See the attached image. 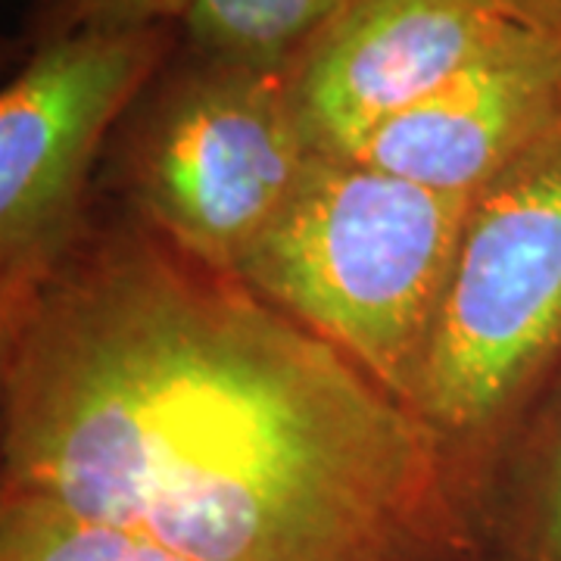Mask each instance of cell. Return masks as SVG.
I'll return each instance as SVG.
<instances>
[{
	"label": "cell",
	"instance_id": "obj_12",
	"mask_svg": "<svg viewBox=\"0 0 561 561\" xmlns=\"http://www.w3.org/2000/svg\"><path fill=\"white\" fill-rule=\"evenodd\" d=\"M500 3L512 20L561 47V0H500Z\"/></svg>",
	"mask_w": 561,
	"mask_h": 561
},
{
	"label": "cell",
	"instance_id": "obj_4",
	"mask_svg": "<svg viewBox=\"0 0 561 561\" xmlns=\"http://www.w3.org/2000/svg\"><path fill=\"white\" fill-rule=\"evenodd\" d=\"M110 157L135 221L234 275L290 194L309 147L287 69L225 60L181 41L116 128Z\"/></svg>",
	"mask_w": 561,
	"mask_h": 561
},
{
	"label": "cell",
	"instance_id": "obj_11",
	"mask_svg": "<svg viewBox=\"0 0 561 561\" xmlns=\"http://www.w3.org/2000/svg\"><path fill=\"white\" fill-rule=\"evenodd\" d=\"M194 0H47L41 16V38H57L88 28H153L179 25Z\"/></svg>",
	"mask_w": 561,
	"mask_h": 561
},
{
	"label": "cell",
	"instance_id": "obj_7",
	"mask_svg": "<svg viewBox=\"0 0 561 561\" xmlns=\"http://www.w3.org/2000/svg\"><path fill=\"white\" fill-rule=\"evenodd\" d=\"M561 113V47L508 22L474 60L356 153L434 191L478 194Z\"/></svg>",
	"mask_w": 561,
	"mask_h": 561
},
{
	"label": "cell",
	"instance_id": "obj_8",
	"mask_svg": "<svg viewBox=\"0 0 561 561\" xmlns=\"http://www.w3.org/2000/svg\"><path fill=\"white\" fill-rule=\"evenodd\" d=\"M471 518L478 561H561V362L493 453Z\"/></svg>",
	"mask_w": 561,
	"mask_h": 561
},
{
	"label": "cell",
	"instance_id": "obj_1",
	"mask_svg": "<svg viewBox=\"0 0 561 561\" xmlns=\"http://www.w3.org/2000/svg\"><path fill=\"white\" fill-rule=\"evenodd\" d=\"M0 324L3 493L191 561H478L424 421L140 221L88 228Z\"/></svg>",
	"mask_w": 561,
	"mask_h": 561
},
{
	"label": "cell",
	"instance_id": "obj_9",
	"mask_svg": "<svg viewBox=\"0 0 561 561\" xmlns=\"http://www.w3.org/2000/svg\"><path fill=\"white\" fill-rule=\"evenodd\" d=\"M350 0H194L181 41L203 54L287 69Z\"/></svg>",
	"mask_w": 561,
	"mask_h": 561
},
{
	"label": "cell",
	"instance_id": "obj_6",
	"mask_svg": "<svg viewBox=\"0 0 561 561\" xmlns=\"http://www.w3.org/2000/svg\"><path fill=\"white\" fill-rule=\"evenodd\" d=\"M508 22L500 0H350L287 66L309 153L356 157Z\"/></svg>",
	"mask_w": 561,
	"mask_h": 561
},
{
	"label": "cell",
	"instance_id": "obj_3",
	"mask_svg": "<svg viewBox=\"0 0 561 561\" xmlns=\"http://www.w3.org/2000/svg\"><path fill=\"white\" fill-rule=\"evenodd\" d=\"M559 362L561 113L471 194L412 402L471 515L493 453Z\"/></svg>",
	"mask_w": 561,
	"mask_h": 561
},
{
	"label": "cell",
	"instance_id": "obj_5",
	"mask_svg": "<svg viewBox=\"0 0 561 561\" xmlns=\"http://www.w3.org/2000/svg\"><path fill=\"white\" fill-rule=\"evenodd\" d=\"M181 44L179 25L38 41L0 94V316L50 278L88 231L94 162Z\"/></svg>",
	"mask_w": 561,
	"mask_h": 561
},
{
	"label": "cell",
	"instance_id": "obj_2",
	"mask_svg": "<svg viewBox=\"0 0 561 561\" xmlns=\"http://www.w3.org/2000/svg\"><path fill=\"white\" fill-rule=\"evenodd\" d=\"M471 197L309 153L234 278L412 409Z\"/></svg>",
	"mask_w": 561,
	"mask_h": 561
},
{
	"label": "cell",
	"instance_id": "obj_10",
	"mask_svg": "<svg viewBox=\"0 0 561 561\" xmlns=\"http://www.w3.org/2000/svg\"><path fill=\"white\" fill-rule=\"evenodd\" d=\"M0 561H191L116 524L41 496H0Z\"/></svg>",
	"mask_w": 561,
	"mask_h": 561
}]
</instances>
